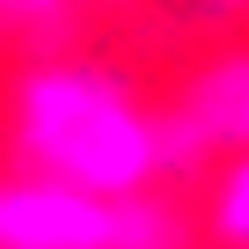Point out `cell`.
Listing matches in <instances>:
<instances>
[{
  "label": "cell",
  "mask_w": 249,
  "mask_h": 249,
  "mask_svg": "<svg viewBox=\"0 0 249 249\" xmlns=\"http://www.w3.org/2000/svg\"><path fill=\"white\" fill-rule=\"evenodd\" d=\"M8 132L22 169L81 183L95 198H132L169 183L161 110L110 59H73V52L30 59L8 95Z\"/></svg>",
  "instance_id": "1"
},
{
  "label": "cell",
  "mask_w": 249,
  "mask_h": 249,
  "mask_svg": "<svg viewBox=\"0 0 249 249\" xmlns=\"http://www.w3.org/2000/svg\"><path fill=\"white\" fill-rule=\"evenodd\" d=\"M0 249H117V198L59 176H0Z\"/></svg>",
  "instance_id": "3"
},
{
  "label": "cell",
  "mask_w": 249,
  "mask_h": 249,
  "mask_svg": "<svg viewBox=\"0 0 249 249\" xmlns=\"http://www.w3.org/2000/svg\"><path fill=\"white\" fill-rule=\"evenodd\" d=\"M198 242L213 249H249V147L242 154H220L205 176H198Z\"/></svg>",
  "instance_id": "4"
},
{
  "label": "cell",
  "mask_w": 249,
  "mask_h": 249,
  "mask_svg": "<svg viewBox=\"0 0 249 249\" xmlns=\"http://www.w3.org/2000/svg\"><path fill=\"white\" fill-rule=\"evenodd\" d=\"M191 242H198V220L183 198H169V183L117 198V249H191Z\"/></svg>",
  "instance_id": "5"
},
{
  "label": "cell",
  "mask_w": 249,
  "mask_h": 249,
  "mask_svg": "<svg viewBox=\"0 0 249 249\" xmlns=\"http://www.w3.org/2000/svg\"><path fill=\"white\" fill-rule=\"evenodd\" d=\"M73 8H81V0H0V22H8V30H52Z\"/></svg>",
  "instance_id": "6"
},
{
  "label": "cell",
  "mask_w": 249,
  "mask_h": 249,
  "mask_svg": "<svg viewBox=\"0 0 249 249\" xmlns=\"http://www.w3.org/2000/svg\"><path fill=\"white\" fill-rule=\"evenodd\" d=\"M242 147H249V37L213 44L161 103L169 183H198L220 154H242Z\"/></svg>",
  "instance_id": "2"
}]
</instances>
